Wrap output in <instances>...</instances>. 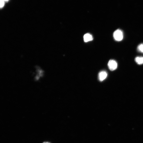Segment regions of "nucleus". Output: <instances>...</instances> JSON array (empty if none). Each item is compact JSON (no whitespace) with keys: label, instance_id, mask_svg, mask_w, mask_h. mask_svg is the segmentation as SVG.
<instances>
[{"label":"nucleus","instance_id":"obj_9","mask_svg":"<svg viewBox=\"0 0 143 143\" xmlns=\"http://www.w3.org/2000/svg\"><path fill=\"white\" fill-rule=\"evenodd\" d=\"M43 143H50L48 142H44Z\"/></svg>","mask_w":143,"mask_h":143},{"label":"nucleus","instance_id":"obj_6","mask_svg":"<svg viewBox=\"0 0 143 143\" xmlns=\"http://www.w3.org/2000/svg\"><path fill=\"white\" fill-rule=\"evenodd\" d=\"M137 49L138 51L142 53H143V44H141L139 45Z\"/></svg>","mask_w":143,"mask_h":143},{"label":"nucleus","instance_id":"obj_4","mask_svg":"<svg viewBox=\"0 0 143 143\" xmlns=\"http://www.w3.org/2000/svg\"><path fill=\"white\" fill-rule=\"evenodd\" d=\"M84 40L85 42L92 41L93 39V38L92 35L89 33H86L84 36Z\"/></svg>","mask_w":143,"mask_h":143},{"label":"nucleus","instance_id":"obj_1","mask_svg":"<svg viewBox=\"0 0 143 143\" xmlns=\"http://www.w3.org/2000/svg\"><path fill=\"white\" fill-rule=\"evenodd\" d=\"M113 36L115 40L117 41H122L123 38V33L121 30L117 29L114 33Z\"/></svg>","mask_w":143,"mask_h":143},{"label":"nucleus","instance_id":"obj_2","mask_svg":"<svg viewBox=\"0 0 143 143\" xmlns=\"http://www.w3.org/2000/svg\"><path fill=\"white\" fill-rule=\"evenodd\" d=\"M108 66L110 70L114 71L116 70L117 68L118 63L115 60H111L108 62Z\"/></svg>","mask_w":143,"mask_h":143},{"label":"nucleus","instance_id":"obj_3","mask_svg":"<svg viewBox=\"0 0 143 143\" xmlns=\"http://www.w3.org/2000/svg\"><path fill=\"white\" fill-rule=\"evenodd\" d=\"M98 75L99 80L102 81L106 78L107 76V74L106 72L103 71L100 72Z\"/></svg>","mask_w":143,"mask_h":143},{"label":"nucleus","instance_id":"obj_5","mask_svg":"<svg viewBox=\"0 0 143 143\" xmlns=\"http://www.w3.org/2000/svg\"><path fill=\"white\" fill-rule=\"evenodd\" d=\"M136 62L138 64L141 65L143 64V57H138L135 59Z\"/></svg>","mask_w":143,"mask_h":143},{"label":"nucleus","instance_id":"obj_8","mask_svg":"<svg viewBox=\"0 0 143 143\" xmlns=\"http://www.w3.org/2000/svg\"><path fill=\"white\" fill-rule=\"evenodd\" d=\"M3 0L5 2H6L8 1V0Z\"/></svg>","mask_w":143,"mask_h":143},{"label":"nucleus","instance_id":"obj_7","mask_svg":"<svg viewBox=\"0 0 143 143\" xmlns=\"http://www.w3.org/2000/svg\"><path fill=\"white\" fill-rule=\"evenodd\" d=\"M4 3H5V1H3V0H0V7L1 8H2L3 7L4 5Z\"/></svg>","mask_w":143,"mask_h":143}]
</instances>
